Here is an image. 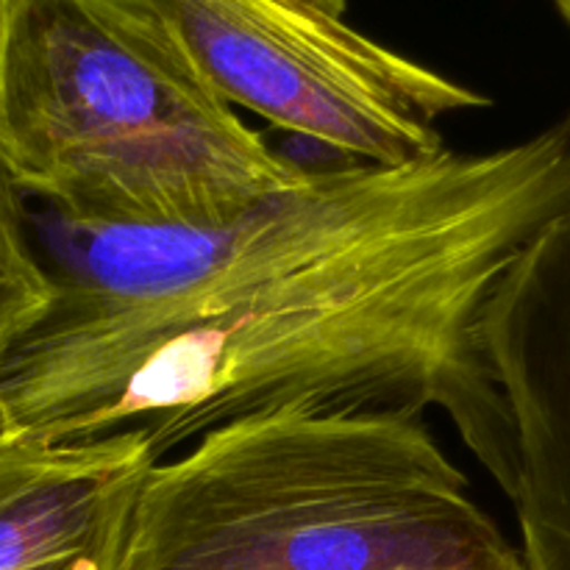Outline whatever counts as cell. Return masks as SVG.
I'll return each instance as SVG.
<instances>
[{"mask_svg": "<svg viewBox=\"0 0 570 570\" xmlns=\"http://www.w3.org/2000/svg\"><path fill=\"white\" fill-rule=\"evenodd\" d=\"M570 206V117L490 154L343 161L212 226L28 217L50 304L0 367V434H139L156 465L248 417L445 410L501 488L488 301Z\"/></svg>", "mask_w": 570, "mask_h": 570, "instance_id": "obj_1", "label": "cell"}, {"mask_svg": "<svg viewBox=\"0 0 570 570\" xmlns=\"http://www.w3.org/2000/svg\"><path fill=\"white\" fill-rule=\"evenodd\" d=\"M0 170L78 226H212L309 170L267 145L150 0H0Z\"/></svg>", "mask_w": 570, "mask_h": 570, "instance_id": "obj_2", "label": "cell"}, {"mask_svg": "<svg viewBox=\"0 0 570 570\" xmlns=\"http://www.w3.org/2000/svg\"><path fill=\"white\" fill-rule=\"evenodd\" d=\"M122 570H523L423 417H248L150 468Z\"/></svg>", "mask_w": 570, "mask_h": 570, "instance_id": "obj_3", "label": "cell"}, {"mask_svg": "<svg viewBox=\"0 0 570 570\" xmlns=\"http://www.w3.org/2000/svg\"><path fill=\"white\" fill-rule=\"evenodd\" d=\"M217 92L356 165L443 156V122L488 95L376 42L345 0H150Z\"/></svg>", "mask_w": 570, "mask_h": 570, "instance_id": "obj_4", "label": "cell"}, {"mask_svg": "<svg viewBox=\"0 0 570 570\" xmlns=\"http://www.w3.org/2000/svg\"><path fill=\"white\" fill-rule=\"evenodd\" d=\"M501 410L523 570H570V206L527 248L479 326Z\"/></svg>", "mask_w": 570, "mask_h": 570, "instance_id": "obj_5", "label": "cell"}, {"mask_svg": "<svg viewBox=\"0 0 570 570\" xmlns=\"http://www.w3.org/2000/svg\"><path fill=\"white\" fill-rule=\"evenodd\" d=\"M154 465L139 434H0V570H122Z\"/></svg>", "mask_w": 570, "mask_h": 570, "instance_id": "obj_6", "label": "cell"}, {"mask_svg": "<svg viewBox=\"0 0 570 570\" xmlns=\"http://www.w3.org/2000/svg\"><path fill=\"white\" fill-rule=\"evenodd\" d=\"M50 278L31 239L20 193L0 170V367L50 304Z\"/></svg>", "mask_w": 570, "mask_h": 570, "instance_id": "obj_7", "label": "cell"}, {"mask_svg": "<svg viewBox=\"0 0 570 570\" xmlns=\"http://www.w3.org/2000/svg\"><path fill=\"white\" fill-rule=\"evenodd\" d=\"M551 3L557 6V11H560V17L568 22V28H570V0H551Z\"/></svg>", "mask_w": 570, "mask_h": 570, "instance_id": "obj_8", "label": "cell"}]
</instances>
